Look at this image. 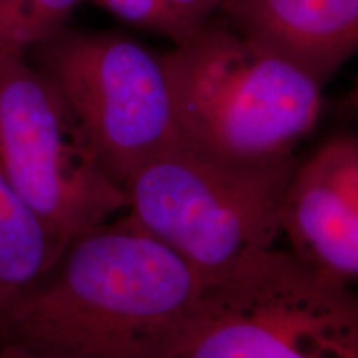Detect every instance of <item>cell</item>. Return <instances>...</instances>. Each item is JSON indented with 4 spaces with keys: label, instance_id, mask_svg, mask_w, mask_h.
Returning a JSON list of instances; mask_svg holds the SVG:
<instances>
[{
    "label": "cell",
    "instance_id": "obj_6",
    "mask_svg": "<svg viewBox=\"0 0 358 358\" xmlns=\"http://www.w3.org/2000/svg\"><path fill=\"white\" fill-rule=\"evenodd\" d=\"M0 169L65 244L127 209L124 189L24 52H0Z\"/></svg>",
    "mask_w": 358,
    "mask_h": 358
},
{
    "label": "cell",
    "instance_id": "obj_3",
    "mask_svg": "<svg viewBox=\"0 0 358 358\" xmlns=\"http://www.w3.org/2000/svg\"><path fill=\"white\" fill-rule=\"evenodd\" d=\"M297 156L236 159L179 140L124 185V216L206 280L275 248Z\"/></svg>",
    "mask_w": 358,
    "mask_h": 358
},
{
    "label": "cell",
    "instance_id": "obj_9",
    "mask_svg": "<svg viewBox=\"0 0 358 358\" xmlns=\"http://www.w3.org/2000/svg\"><path fill=\"white\" fill-rule=\"evenodd\" d=\"M66 245L30 211L0 169V306L37 284Z\"/></svg>",
    "mask_w": 358,
    "mask_h": 358
},
{
    "label": "cell",
    "instance_id": "obj_2",
    "mask_svg": "<svg viewBox=\"0 0 358 358\" xmlns=\"http://www.w3.org/2000/svg\"><path fill=\"white\" fill-rule=\"evenodd\" d=\"M179 136L236 159H279L313 131L324 85L287 58L209 19L161 53Z\"/></svg>",
    "mask_w": 358,
    "mask_h": 358
},
{
    "label": "cell",
    "instance_id": "obj_14",
    "mask_svg": "<svg viewBox=\"0 0 358 358\" xmlns=\"http://www.w3.org/2000/svg\"><path fill=\"white\" fill-rule=\"evenodd\" d=\"M353 101H355V106H357V110H358V87L355 90V95H353Z\"/></svg>",
    "mask_w": 358,
    "mask_h": 358
},
{
    "label": "cell",
    "instance_id": "obj_13",
    "mask_svg": "<svg viewBox=\"0 0 358 358\" xmlns=\"http://www.w3.org/2000/svg\"><path fill=\"white\" fill-rule=\"evenodd\" d=\"M0 358H53V357L35 352L29 347L19 345V343L3 342L2 347H0Z\"/></svg>",
    "mask_w": 358,
    "mask_h": 358
},
{
    "label": "cell",
    "instance_id": "obj_1",
    "mask_svg": "<svg viewBox=\"0 0 358 358\" xmlns=\"http://www.w3.org/2000/svg\"><path fill=\"white\" fill-rule=\"evenodd\" d=\"M204 285L122 214L71 241L37 284L0 306V332L53 358H176Z\"/></svg>",
    "mask_w": 358,
    "mask_h": 358
},
{
    "label": "cell",
    "instance_id": "obj_10",
    "mask_svg": "<svg viewBox=\"0 0 358 358\" xmlns=\"http://www.w3.org/2000/svg\"><path fill=\"white\" fill-rule=\"evenodd\" d=\"M82 0H0V52L27 53L64 29Z\"/></svg>",
    "mask_w": 358,
    "mask_h": 358
},
{
    "label": "cell",
    "instance_id": "obj_8",
    "mask_svg": "<svg viewBox=\"0 0 358 358\" xmlns=\"http://www.w3.org/2000/svg\"><path fill=\"white\" fill-rule=\"evenodd\" d=\"M221 12L324 87L358 52V0H222Z\"/></svg>",
    "mask_w": 358,
    "mask_h": 358
},
{
    "label": "cell",
    "instance_id": "obj_12",
    "mask_svg": "<svg viewBox=\"0 0 358 358\" xmlns=\"http://www.w3.org/2000/svg\"><path fill=\"white\" fill-rule=\"evenodd\" d=\"M182 15L196 24L203 25L204 22L213 19L216 12H221L222 0H169Z\"/></svg>",
    "mask_w": 358,
    "mask_h": 358
},
{
    "label": "cell",
    "instance_id": "obj_4",
    "mask_svg": "<svg viewBox=\"0 0 358 358\" xmlns=\"http://www.w3.org/2000/svg\"><path fill=\"white\" fill-rule=\"evenodd\" d=\"M176 358H358V292L262 250L206 280Z\"/></svg>",
    "mask_w": 358,
    "mask_h": 358
},
{
    "label": "cell",
    "instance_id": "obj_7",
    "mask_svg": "<svg viewBox=\"0 0 358 358\" xmlns=\"http://www.w3.org/2000/svg\"><path fill=\"white\" fill-rule=\"evenodd\" d=\"M280 237L330 279L358 282V136L335 134L297 161L285 189Z\"/></svg>",
    "mask_w": 358,
    "mask_h": 358
},
{
    "label": "cell",
    "instance_id": "obj_11",
    "mask_svg": "<svg viewBox=\"0 0 358 358\" xmlns=\"http://www.w3.org/2000/svg\"><path fill=\"white\" fill-rule=\"evenodd\" d=\"M90 2L113 13L127 24L168 38L173 45L186 42L201 27L182 15L169 0H90Z\"/></svg>",
    "mask_w": 358,
    "mask_h": 358
},
{
    "label": "cell",
    "instance_id": "obj_5",
    "mask_svg": "<svg viewBox=\"0 0 358 358\" xmlns=\"http://www.w3.org/2000/svg\"><path fill=\"white\" fill-rule=\"evenodd\" d=\"M27 55L123 189L143 164L181 138L161 53L120 34L64 27Z\"/></svg>",
    "mask_w": 358,
    "mask_h": 358
}]
</instances>
